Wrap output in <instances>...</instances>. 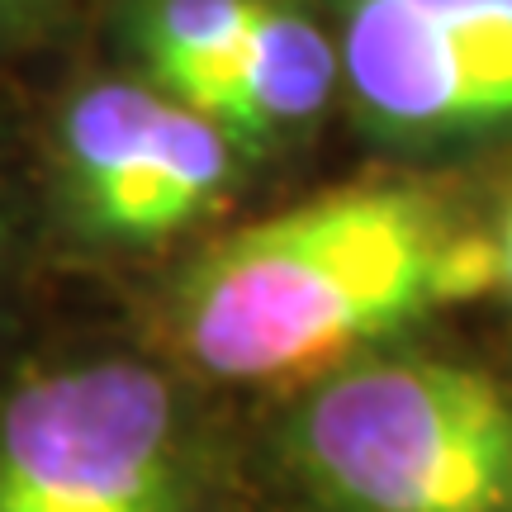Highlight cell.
Listing matches in <instances>:
<instances>
[{"label":"cell","instance_id":"cell-5","mask_svg":"<svg viewBox=\"0 0 512 512\" xmlns=\"http://www.w3.org/2000/svg\"><path fill=\"white\" fill-rule=\"evenodd\" d=\"M238 138L143 81H100L62 114V181L95 238L157 242L204 219L238 176Z\"/></svg>","mask_w":512,"mask_h":512},{"label":"cell","instance_id":"cell-9","mask_svg":"<svg viewBox=\"0 0 512 512\" xmlns=\"http://www.w3.org/2000/svg\"><path fill=\"white\" fill-rule=\"evenodd\" d=\"M24 5H29V0H0V19H5V15H19Z\"/></svg>","mask_w":512,"mask_h":512},{"label":"cell","instance_id":"cell-8","mask_svg":"<svg viewBox=\"0 0 512 512\" xmlns=\"http://www.w3.org/2000/svg\"><path fill=\"white\" fill-rule=\"evenodd\" d=\"M494 252H498V290H512V204L503 214V228L494 233Z\"/></svg>","mask_w":512,"mask_h":512},{"label":"cell","instance_id":"cell-7","mask_svg":"<svg viewBox=\"0 0 512 512\" xmlns=\"http://www.w3.org/2000/svg\"><path fill=\"white\" fill-rule=\"evenodd\" d=\"M256 0H138L133 48L152 86L190 110L223 119Z\"/></svg>","mask_w":512,"mask_h":512},{"label":"cell","instance_id":"cell-1","mask_svg":"<svg viewBox=\"0 0 512 512\" xmlns=\"http://www.w3.org/2000/svg\"><path fill=\"white\" fill-rule=\"evenodd\" d=\"M489 290L494 238L460 233L427 190H337L209 242L181 275L176 337L214 380L299 384Z\"/></svg>","mask_w":512,"mask_h":512},{"label":"cell","instance_id":"cell-4","mask_svg":"<svg viewBox=\"0 0 512 512\" xmlns=\"http://www.w3.org/2000/svg\"><path fill=\"white\" fill-rule=\"evenodd\" d=\"M337 62L356 119L389 143L512 128V0H342Z\"/></svg>","mask_w":512,"mask_h":512},{"label":"cell","instance_id":"cell-3","mask_svg":"<svg viewBox=\"0 0 512 512\" xmlns=\"http://www.w3.org/2000/svg\"><path fill=\"white\" fill-rule=\"evenodd\" d=\"M181 508V403L152 366H62L0 399V512Z\"/></svg>","mask_w":512,"mask_h":512},{"label":"cell","instance_id":"cell-6","mask_svg":"<svg viewBox=\"0 0 512 512\" xmlns=\"http://www.w3.org/2000/svg\"><path fill=\"white\" fill-rule=\"evenodd\" d=\"M342 86L337 34L299 0H256L219 124L238 147H280L309 133Z\"/></svg>","mask_w":512,"mask_h":512},{"label":"cell","instance_id":"cell-2","mask_svg":"<svg viewBox=\"0 0 512 512\" xmlns=\"http://www.w3.org/2000/svg\"><path fill=\"white\" fill-rule=\"evenodd\" d=\"M290 456L328 512H512V403L437 356L351 361L313 380Z\"/></svg>","mask_w":512,"mask_h":512}]
</instances>
